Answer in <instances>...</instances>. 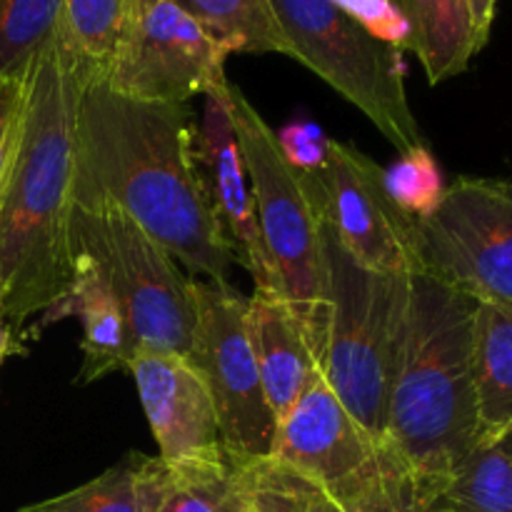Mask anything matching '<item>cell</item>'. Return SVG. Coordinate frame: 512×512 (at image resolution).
Wrapping results in <instances>:
<instances>
[{"label": "cell", "instance_id": "9a60e30c", "mask_svg": "<svg viewBox=\"0 0 512 512\" xmlns=\"http://www.w3.org/2000/svg\"><path fill=\"white\" fill-rule=\"evenodd\" d=\"M40 328L75 315L83 325V368L78 373V385L95 383L115 370H125L128 358L133 355V335L123 308L115 298L113 288L105 275L90 260L73 258V283L60 303L45 310Z\"/></svg>", "mask_w": 512, "mask_h": 512}, {"label": "cell", "instance_id": "2e32d148", "mask_svg": "<svg viewBox=\"0 0 512 512\" xmlns=\"http://www.w3.org/2000/svg\"><path fill=\"white\" fill-rule=\"evenodd\" d=\"M245 323L258 360L265 398L275 423H280L318 373V365L298 323L275 295L253 293L245 305Z\"/></svg>", "mask_w": 512, "mask_h": 512}, {"label": "cell", "instance_id": "4dcf8cb0", "mask_svg": "<svg viewBox=\"0 0 512 512\" xmlns=\"http://www.w3.org/2000/svg\"><path fill=\"white\" fill-rule=\"evenodd\" d=\"M500 0H470V15H473V28H475V40H478V48L483 50L485 43L490 38V30H493L495 13H498Z\"/></svg>", "mask_w": 512, "mask_h": 512}, {"label": "cell", "instance_id": "44dd1931", "mask_svg": "<svg viewBox=\"0 0 512 512\" xmlns=\"http://www.w3.org/2000/svg\"><path fill=\"white\" fill-rule=\"evenodd\" d=\"M303 512H440L423 498L385 448L360 473L333 488L308 483Z\"/></svg>", "mask_w": 512, "mask_h": 512}, {"label": "cell", "instance_id": "d6a6232c", "mask_svg": "<svg viewBox=\"0 0 512 512\" xmlns=\"http://www.w3.org/2000/svg\"><path fill=\"white\" fill-rule=\"evenodd\" d=\"M0 298H3V283H0Z\"/></svg>", "mask_w": 512, "mask_h": 512}, {"label": "cell", "instance_id": "277c9868", "mask_svg": "<svg viewBox=\"0 0 512 512\" xmlns=\"http://www.w3.org/2000/svg\"><path fill=\"white\" fill-rule=\"evenodd\" d=\"M218 90L243 150L275 295L293 315L315 365H320L328 325V273L318 185L313 175L288 163L275 130L238 85L223 75Z\"/></svg>", "mask_w": 512, "mask_h": 512}, {"label": "cell", "instance_id": "cb8c5ba5", "mask_svg": "<svg viewBox=\"0 0 512 512\" xmlns=\"http://www.w3.org/2000/svg\"><path fill=\"white\" fill-rule=\"evenodd\" d=\"M135 0H65V30L103 78L118 55Z\"/></svg>", "mask_w": 512, "mask_h": 512}, {"label": "cell", "instance_id": "30bf717a", "mask_svg": "<svg viewBox=\"0 0 512 512\" xmlns=\"http://www.w3.org/2000/svg\"><path fill=\"white\" fill-rule=\"evenodd\" d=\"M233 53L173 0H135L125 38L103 80L135 100L188 103L225 75V60Z\"/></svg>", "mask_w": 512, "mask_h": 512}, {"label": "cell", "instance_id": "ffe728a7", "mask_svg": "<svg viewBox=\"0 0 512 512\" xmlns=\"http://www.w3.org/2000/svg\"><path fill=\"white\" fill-rule=\"evenodd\" d=\"M475 393L480 435L512 428V308L478 305L475 315Z\"/></svg>", "mask_w": 512, "mask_h": 512}, {"label": "cell", "instance_id": "e0dca14e", "mask_svg": "<svg viewBox=\"0 0 512 512\" xmlns=\"http://www.w3.org/2000/svg\"><path fill=\"white\" fill-rule=\"evenodd\" d=\"M273 460H228L208 468L170 470V488L158 512H268L275 498Z\"/></svg>", "mask_w": 512, "mask_h": 512}, {"label": "cell", "instance_id": "7a4b0ae2", "mask_svg": "<svg viewBox=\"0 0 512 512\" xmlns=\"http://www.w3.org/2000/svg\"><path fill=\"white\" fill-rule=\"evenodd\" d=\"M93 78L100 73L75 48L65 23L30 60L18 148L0 190V303L13 325L53 308L73 283L78 115Z\"/></svg>", "mask_w": 512, "mask_h": 512}, {"label": "cell", "instance_id": "d4e9b609", "mask_svg": "<svg viewBox=\"0 0 512 512\" xmlns=\"http://www.w3.org/2000/svg\"><path fill=\"white\" fill-rule=\"evenodd\" d=\"M65 0H0V75L23 68L58 33Z\"/></svg>", "mask_w": 512, "mask_h": 512}, {"label": "cell", "instance_id": "6da1fadb", "mask_svg": "<svg viewBox=\"0 0 512 512\" xmlns=\"http://www.w3.org/2000/svg\"><path fill=\"white\" fill-rule=\"evenodd\" d=\"M188 103H148L103 78L83 90L75 178L108 195L190 275L225 283L235 263L210 208Z\"/></svg>", "mask_w": 512, "mask_h": 512}, {"label": "cell", "instance_id": "9c48e42d", "mask_svg": "<svg viewBox=\"0 0 512 512\" xmlns=\"http://www.w3.org/2000/svg\"><path fill=\"white\" fill-rule=\"evenodd\" d=\"M193 293L198 323L190 363L213 395L225 450L245 463L268 460L278 423L265 398L245 323L248 300L228 280H193Z\"/></svg>", "mask_w": 512, "mask_h": 512}, {"label": "cell", "instance_id": "5b68a950", "mask_svg": "<svg viewBox=\"0 0 512 512\" xmlns=\"http://www.w3.org/2000/svg\"><path fill=\"white\" fill-rule=\"evenodd\" d=\"M328 325L320 375L365 433L383 445L385 415L403 348L410 275L378 273L340 245L323 213Z\"/></svg>", "mask_w": 512, "mask_h": 512}, {"label": "cell", "instance_id": "4fadbf2b", "mask_svg": "<svg viewBox=\"0 0 512 512\" xmlns=\"http://www.w3.org/2000/svg\"><path fill=\"white\" fill-rule=\"evenodd\" d=\"M380 448L318 370L275 428L270 458L313 488H333L373 463Z\"/></svg>", "mask_w": 512, "mask_h": 512}, {"label": "cell", "instance_id": "ba28073f", "mask_svg": "<svg viewBox=\"0 0 512 512\" xmlns=\"http://www.w3.org/2000/svg\"><path fill=\"white\" fill-rule=\"evenodd\" d=\"M420 275L512 308V180L460 178L415 220Z\"/></svg>", "mask_w": 512, "mask_h": 512}, {"label": "cell", "instance_id": "8fae6325", "mask_svg": "<svg viewBox=\"0 0 512 512\" xmlns=\"http://www.w3.org/2000/svg\"><path fill=\"white\" fill-rule=\"evenodd\" d=\"M313 175L320 205L340 245L378 273L420 275L415 218L385 188V170L350 143L328 138L325 160Z\"/></svg>", "mask_w": 512, "mask_h": 512}, {"label": "cell", "instance_id": "1f68e13d", "mask_svg": "<svg viewBox=\"0 0 512 512\" xmlns=\"http://www.w3.org/2000/svg\"><path fill=\"white\" fill-rule=\"evenodd\" d=\"M15 350H18V343H15V335L13 330H10L8 318H5L3 313V303H0V365H3L5 358L13 355Z\"/></svg>", "mask_w": 512, "mask_h": 512}, {"label": "cell", "instance_id": "d6986e66", "mask_svg": "<svg viewBox=\"0 0 512 512\" xmlns=\"http://www.w3.org/2000/svg\"><path fill=\"white\" fill-rule=\"evenodd\" d=\"M410 23L413 50L430 85L465 73L480 53L470 0H395Z\"/></svg>", "mask_w": 512, "mask_h": 512}, {"label": "cell", "instance_id": "f546056e", "mask_svg": "<svg viewBox=\"0 0 512 512\" xmlns=\"http://www.w3.org/2000/svg\"><path fill=\"white\" fill-rule=\"evenodd\" d=\"M305 495H308V483H305V480H300L298 475L290 473V470L280 468L278 465L275 498H273V505H270L268 512H303L305 510Z\"/></svg>", "mask_w": 512, "mask_h": 512}, {"label": "cell", "instance_id": "8992f818", "mask_svg": "<svg viewBox=\"0 0 512 512\" xmlns=\"http://www.w3.org/2000/svg\"><path fill=\"white\" fill-rule=\"evenodd\" d=\"M70 253L105 275L135 348L190 358L198 323L193 278L108 195L80 178L73 190Z\"/></svg>", "mask_w": 512, "mask_h": 512}, {"label": "cell", "instance_id": "f1b7e54d", "mask_svg": "<svg viewBox=\"0 0 512 512\" xmlns=\"http://www.w3.org/2000/svg\"><path fill=\"white\" fill-rule=\"evenodd\" d=\"M275 135H278L280 150L293 168L315 173L323 165L328 138L315 123H290Z\"/></svg>", "mask_w": 512, "mask_h": 512}, {"label": "cell", "instance_id": "ac0fdd59", "mask_svg": "<svg viewBox=\"0 0 512 512\" xmlns=\"http://www.w3.org/2000/svg\"><path fill=\"white\" fill-rule=\"evenodd\" d=\"M168 488L170 470L163 460L130 453L90 483L20 512H158Z\"/></svg>", "mask_w": 512, "mask_h": 512}, {"label": "cell", "instance_id": "5bb4252c", "mask_svg": "<svg viewBox=\"0 0 512 512\" xmlns=\"http://www.w3.org/2000/svg\"><path fill=\"white\" fill-rule=\"evenodd\" d=\"M195 155H198L210 208H213L235 263H240L253 275L255 293L275 295L273 270H270L268 255H265L263 238H260L243 150H240L233 120H230L225 100L218 90V80L205 93L203 120H200L198 135H195Z\"/></svg>", "mask_w": 512, "mask_h": 512}, {"label": "cell", "instance_id": "484cf974", "mask_svg": "<svg viewBox=\"0 0 512 512\" xmlns=\"http://www.w3.org/2000/svg\"><path fill=\"white\" fill-rule=\"evenodd\" d=\"M385 188L398 208L415 220L433 213L445 193L443 173L425 145L403 153L385 170Z\"/></svg>", "mask_w": 512, "mask_h": 512}, {"label": "cell", "instance_id": "3957f363", "mask_svg": "<svg viewBox=\"0 0 512 512\" xmlns=\"http://www.w3.org/2000/svg\"><path fill=\"white\" fill-rule=\"evenodd\" d=\"M478 305L428 275H410L383 448L435 508L480 440L473 370Z\"/></svg>", "mask_w": 512, "mask_h": 512}, {"label": "cell", "instance_id": "7402d4cb", "mask_svg": "<svg viewBox=\"0 0 512 512\" xmlns=\"http://www.w3.org/2000/svg\"><path fill=\"white\" fill-rule=\"evenodd\" d=\"M450 512H512V428L480 435L438 500Z\"/></svg>", "mask_w": 512, "mask_h": 512}, {"label": "cell", "instance_id": "603a6c76", "mask_svg": "<svg viewBox=\"0 0 512 512\" xmlns=\"http://www.w3.org/2000/svg\"><path fill=\"white\" fill-rule=\"evenodd\" d=\"M235 53L288 55L268 0H173Z\"/></svg>", "mask_w": 512, "mask_h": 512}, {"label": "cell", "instance_id": "7c38bea8", "mask_svg": "<svg viewBox=\"0 0 512 512\" xmlns=\"http://www.w3.org/2000/svg\"><path fill=\"white\" fill-rule=\"evenodd\" d=\"M125 370L133 375L165 468L183 473L230 458L213 395L190 358L135 348Z\"/></svg>", "mask_w": 512, "mask_h": 512}, {"label": "cell", "instance_id": "4316f807", "mask_svg": "<svg viewBox=\"0 0 512 512\" xmlns=\"http://www.w3.org/2000/svg\"><path fill=\"white\" fill-rule=\"evenodd\" d=\"M333 3L380 43L393 45L400 53L413 45L410 23L395 0H333Z\"/></svg>", "mask_w": 512, "mask_h": 512}, {"label": "cell", "instance_id": "836d02e7", "mask_svg": "<svg viewBox=\"0 0 512 512\" xmlns=\"http://www.w3.org/2000/svg\"><path fill=\"white\" fill-rule=\"evenodd\" d=\"M440 512H450V510H440Z\"/></svg>", "mask_w": 512, "mask_h": 512}, {"label": "cell", "instance_id": "52a82bcc", "mask_svg": "<svg viewBox=\"0 0 512 512\" xmlns=\"http://www.w3.org/2000/svg\"><path fill=\"white\" fill-rule=\"evenodd\" d=\"M288 58L353 103L400 155L420 148L418 120L405 93L400 50L360 28L333 0H268Z\"/></svg>", "mask_w": 512, "mask_h": 512}, {"label": "cell", "instance_id": "83f0119b", "mask_svg": "<svg viewBox=\"0 0 512 512\" xmlns=\"http://www.w3.org/2000/svg\"><path fill=\"white\" fill-rule=\"evenodd\" d=\"M30 60L23 68L13 70L8 75H0V190H3L5 178H8L10 163L15 158V148H18L25 93H28Z\"/></svg>", "mask_w": 512, "mask_h": 512}]
</instances>
